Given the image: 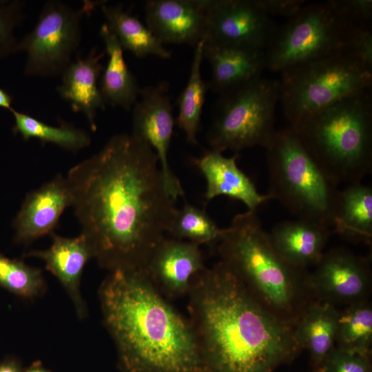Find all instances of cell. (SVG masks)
I'll use <instances>...</instances> for the list:
<instances>
[{"label": "cell", "mask_w": 372, "mask_h": 372, "mask_svg": "<svg viewBox=\"0 0 372 372\" xmlns=\"http://www.w3.org/2000/svg\"><path fill=\"white\" fill-rule=\"evenodd\" d=\"M66 178L81 234L99 265L142 271L178 209L151 146L132 134L114 135Z\"/></svg>", "instance_id": "cell-1"}, {"label": "cell", "mask_w": 372, "mask_h": 372, "mask_svg": "<svg viewBox=\"0 0 372 372\" xmlns=\"http://www.w3.org/2000/svg\"><path fill=\"white\" fill-rule=\"evenodd\" d=\"M187 296L204 372H275L303 350L294 329L259 304L221 261L196 276Z\"/></svg>", "instance_id": "cell-2"}, {"label": "cell", "mask_w": 372, "mask_h": 372, "mask_svg": "<svg viewBox=\"0 0 372 372\" xmlns=\"http://www.w3.org/2000/svg\"><path fill=\"white\" fill-rule=\"evenodd\" d=\"M99 298L120 372H204L189 320L141 271H109Z\"/></svg>", "instance_id": "cell-3"}, {"label": "cell", "mask_w": 372, "mask_h": 372, "mask_svg": "<svg viewBox=\"0 0 372 372\" xmlns=\"http://www.w3.org/2000/svg\"><path fill=\"white\" fill-rule=\"evenodd\" d=\"M216 248L220 261L259 304L284 324L294 329L316 300L310 271L291 265L279 255L256 211L236 215Z\"/></svg>", "instance_id": "cell-4"}, {"label": "cell", "mask_w": 372, "mask_h": 372, "mask_svg": "<svg viewBox=\"0 0 372 372\" xmlns=\"http://www.w3.org/2000/svg\"><path fill=\"white\" fill-rule=\"evenodd\" d=\"M291 127L318 165L336 184L361 183L371 173V90L344 99Z\"/></svg>", "instance_id": "cell-5"}, {"label": "cell", "mask_w": 372, "mask_h": 372, "mask_svg": "<svg viewBox=\"0 0 372 372\" xmlns=\"http://www.w3.org/2000/svg\"><path fill=\"white\" fill-rule=\"evenodd\" d=\"M271 199L298 219L333 226L340 189L308 153L290 126L265 147Z\"/></svg>", "instance_id": "cell-6"}, {"label": "cell", "mask_w": 372, "mask_h": 372, "mask_svg": "<svg viewBox=\"0 0 372 372\" xmlns=\"http://www.w3.org/2000/svg\"><path fill=\"white\" fill-rule=\"evenodd\" d=\"M279 101L289 126L352 95L371 90L372 70L344 53L281 72Z\"/></svg>", "instance_id": "cell-7"}, {"label": "cell", "mask_w": 372, "mask_h": 372, "mask_svg": "<svg viewBox=\"0 0 372 372\" xmlns=\"http://www.w3.org/2000/svg\"><path fill=\"white\" fill-rule=\"evenodd\" d=\"M279 81L260 77L220 95L207 141L212 150L265 148L271 141Z\"/></svg>", "instance_id": "cell-8"}, {"label": "cell", "mask_w": 372, "mask_h": 372, "mask_svg": "<svg viewBox=\"0 0 372 372\" xmlns=\"http://www.w3.org/2000/svg\"><path fill=\"white\" fill-rule=\"evenodd\" d=\"M329 1L302 6L276 27L265 50L266 68L282 72L344 53L350 28Z\"/></svg>", "instance_id": "cell-9"}, {"label": "cell", "mask_w": 372, "mask_h": 372, "mask_svg": "<svg viewBox=\"0 0 372 372\" xmlns=\"http://www.w3.org/2000/svg\"><path fill=\"white\" fill-rule=\"evenodd\" d=\"M97 2L87 1L73 8L60 1L46 2L34 28L19 42V51L27 54L25 74L55 76L72 62L81 37V22Z\"/></svg>", "instance_id": "cell-10"}, {"label": "cell", "mask_w": 372, "mask_h": 372, "mask_svg": "<svg viewBox=\"0 0 372 372\" xmlns=\"http://www.w3.org/2000/svg\"><path fill=\"white\" fill-rule=\"evenodd\" d=\"M371 264V256H360L344 247L324 252L309 274L314 298L336 307L369 300Z\"/></svg>", "instance_id": "cell-11"}, {"label": "cell", "mask_w": 372, "mask_h": 372, "mask_svg": "<svg viewBox=\"0 0 372 372\" xmlns=\"http://www.w3.org/2000/svg\"><path fill=\"white\" fill-rule=\"evenodd\" d=\"M205 43L265 50L277 25L253 0L204 1Z\"/></svg>", "instance_id": "cell-12"}, {"label": "cell", "mask_w": 372, "mask_h": 372, "mask_svg": "<svg viewBox=\"0 0 372 372\" xmlns=\"http://www.w3.org/2000/svg\"><path fill=\"white\" fill-rule=\"evenodd\" d=\"M168 90L165 81L141 89V99L133 106L131 134L149 145L156 154L167 189L175 201L184 197L185 192L168 161L175 124Z\"/></svg>", "instance_id": "cell-13"}, {"label": "cell", "mask_w": 372, "mask_h": 372, "mask_svg": "<svg viewBox=\"0 0 372 372\" xmlns=\"http://www.w3.org/2000/svg\"><path fill=\"white\" fill-rule=\"evenodd\" d=\"M205 267L199 245L165 237L141 271L153 287L169 300L187 296L194 278Z\"/></svg>", "instance_id": "cell-14"}, {"label": "cell", "mask_w": 372, "mask_h": 372, "mask_svg": "<svg viewBox=\"0 0 372 372\" xmlns=\"http://www.w3.org/2000/svg\"><path fill=\"white\" fill-rule=\"evenodd\" d=\"M72 204L68 181L61 174L29 192L13 221L15 242L30 243L51 234L61 214Z\"/></svg>", "instance_id": "cell-15"}, {"label": "cell", "mask_w": 372, "mask_h": 372, "mask_svg": "<svg viewBox=\"0 0 372 372\" xmlns=\"http://www.w3.org/2000/svg\"><path fill=\"white\" fill-rule=\"evenodd\" d=\"M145 10L147 26L163 44L195 46L205 39L204 1L149 0Z\"/></svg>", "instance_id": "cell-16"}, {"label": "cell", "mask_w": 372, "mask_h": 372, "mask_svg": "<svg viewBox=\"0 0 372 372\" xmlns=\"http://www.w3.org/2000/svg\"><path fill=\"white\" fill-rule=\"evenodd\" d=\"M52 242L45 250H33L25 257L43 260L47 270L61 283L70 298L78 318L87 316V308L81 293L80 285L83 269L89 260L94 258L92 251L83 235L65 238L51 234Z\"/></svg>", "instance_id": "cell-17"}, {"label": "cell", "mask_w": 372, "mask_h": 372, "mask_svg": "<svg viewBox=\"0 0 372 372\" xmlns=\"http://www.w3.org/2000/svg\"><path fill=\"white\" fill-rule=\"evenodd\" d=\"M236 153L226 157L221 152L211 150L194 160L206 181V202L226 196L242 202L248 210L256 209L271 200L269 195L260 194L252 180L238 167Z\"/></svg>", "instance_id": "cell-18"}, {"label": "cell", "mask_w": 372, "mask_h": 372, "mask_svg": "<svg viewBox=\"0 0 372 372\" xmlns=\"http://www.w3.org/2000/svg\"><path fill=\"white\" fill-rule=\"evenodd\" d=\"M203 58L211 69L208 86L220 95L260 78L266 68L265 50L255 48L204 42Z\"/></svg>", "instance_id": "cell-19"}, {"label": "cell", "mask_w": 372, "mask_h": 372, "mask_svg": "<svg viewBox=\"0 0 372 372\" xmlns=\"http://www.w3.org/2000/svg\"><path fill=\"white\" fill-rule=\"evenodd\" d=\"M105 54V50L99 52L94 48L86 56L72 61L61 74L62 81L57 88L74 112L85 115L92 131L96 130L97 110H104L106 105L98 85L104 70L101 60Z\"/></svg>", "instance_id": "cell-20"}, {"label": "cell", "mask_w": 372, "mask_h": 372, "mask_svg": "<svg viewBox=\"0 0 372 372\" xmlns=\"http://www.w3.org/2000/svg\"><path fill=\"white\" fill-rule=\"evenodd\" d=\"M331 234V227L323 223L298 219L278 223L269 236L282 258L294 267L308 269L320 259Z\"/></svg>", "instance_id": "cell-21"}, {"label": "cell", "mask_w": 372, "mask_h": 372, "mask_svg": "<svg viewBox=\"0 0 372 372\" xmlns=\"http://www.w3.org/2000/svg\"><path fill=\"white\" fill-rule=\"evenodd\" d=\"M338 311L331 304L315 300L294 328L298 342L309 353L312 372H320L326 357L335 347Z\"/></svg>", "instance_id": "cell-22"}, {"label": "cell", "mask_w": 372, "mask_h": 372, "mask_svg": "<svg viewBox=\"0 0 372 372\" xmlns=\"http://www.w3.org/2000/svg\"><path fill=\"white\" fill-rule=\"evenodd\" d=\"M108 56L99 88L105 104L129 111L136 102L141 89L123 57V49L115 34L103 23L99 30Z\"/></svg>", "instance_id": "cell-23"}, {"label": "cell", "mask_w": 372, "mask_h": 372, "mask_svg": "<svg viewBox=\"0 0 372 372\" xmlns=\"http://www.w3.org/2000/svg\"><path fill=\"white\" fill-rule=\"evenodd\" d=\"M331 230L351 241L371 244V187L356 183L340 191Z\"/></svg>", "instance_id": "cell-24"}, {"label": "cell", "mask_w": 372, "mask_h": 372, "mask_svg": "<svg viewBox=\"0 0 372 372\" xmlns=\"http://www.w3.org/2000/svg\"><path fill=\"white\" fill-rule=\"evenodd\" d=\"M101 9L106 25L115 34L123 50H129L138 58L148 55L170 58L172 52L163 46L147 25L125 11L121 5L103 4Z\"/></svg>", "instance_id": "cell-25"}, {"label": "cell", "mask_w": 372, "mask_h": 372, "mask_svg": "<svg viewBox=\"0 0 372 372\" xmlns=\"http://www.w3.org/2000/svg\"><path fill=\"white\" fill-rule=\"evenodd\" d=\"M204 40L194 48L193 61L188 82L178 100V113L176 123L184 132L187 141L196 145L205 93L209 87L201 76Z\"/></svg>", "instance_id": "cell-26"}, {"label": "cell", "mask_w": 372, "mask_h": 372, "mask_svg": "<svg viewBox=\"0 0 372 372\" xmlns=\"http://www.w3.org/2000/svg\"><path fill=\"white\" fill-rule=\"evenodd\" d=\"M335 346L346 351L372 354V304L369 300L339 310Z\"/></svg>", "instance_id": "cell-27"}, {"label": "cell", "mask_w": 372, "mask_h": 372, "mask_svg": "<svg viewBox=\"0 0 372 372\" xmlns=\"http://www.w3.org/2000/svg\"><path fill=\"white\" fill-rule=\"evenodd\" d=\"M10 112L14 118L12 130L25 141L37 138L72 152L81 150L91 143L90 135L84 130L63 123L59 127L52 126L13 108Z\"/></svg>", "instance_id": "cell-28"}, {"label": "cell", "mask_w": 372, "mask_h": 372, "mask_svg": "<svg viewBox=\"0 0 372 372\" xmlns=\"http://www.w3.org/2000/svg\"><path fill=\"white\" fill-rule=\"evenodd\" d=\"M224 229L219 228L205 210L186 203L182 209H177L167 234L170 237L199 246L207 245L216 247Z\"/></svg>", "instance_id": "cell-29"}, {"label": "cell", "mask_w": 372, "mask_h": 372, "mask_svg": "<svg viewBox=\"0 0 372 372\" xmlns=\"http://www.w3.org/2000/svg\"><path fill=\"white\" fill-rule=\"evenodd\" d=\"M0 285L25 299L41 296L46 291L42 271L21 260L11 259L0 253Z\"/></svg>", "instance_id": "cell-30"}, {"label": "cell", "mask_w": 372, "mask_h": 372, "mask_svg": "<svg viewBox=\"0 0 372 372\" xmlns=\"http://www.w3.org/2000/svg\"><path fill=\"white\" fill-rule=\"evenodd\" d=\"M24 1H14L0 4V56L19 51V42L13 30L23 19Z\"/></svg>", "instance_id": "cell-31"}, {"label": "cell", "mask_w": 372, "mask_h": 372, "mask_svg": "<svg viewBox=\"0 0 372 372\" xmlns=\"http://www.w3.org/2000/svg\"><path fill=\"white\" fill-rule=\"evenodd\" d=\"M372 354L335 347L326 357L320 372H372Z\"/></svg>", "instance_id": "cell-32"}, {"label": "cell", "mask_w": 372, "mask_h": 372, "mask_svg": "<svg viewBox=\"0 0 372 372\" xmlns=\"http://www.w3.org/2000/svg\"><path fill=\"white\" fill-rule=\"evenodd\" d=\"M344 53L372 70L371 26H351Z\"/></svg>", "instance_id": "cell-33"}, {"label": "cell", "mask_w": 372, "mask_h": 372, "mask_svg": "<svg viewBox=\"0 0 372 372\" xmlns=\"http://www.w3.org/2000/svg\"><path fill=\"white\" fill-rule=\"evenodd\" d=\"M329 2L349 25L371 26V0H333Z\"/></svg>", "instance_id": "cell-34"}, {"label": "cell", "mask_w": 372, "mask_h": 372, "mask_svg": "<svg viewBox=\"0 0 372 372\" xmlns=\"http://www.w3.org/2000/svg\"><path fill=\"white\" fill-rule=\"evenodd\" d=\"M255 5L266 15H280L288 18L296 13L304 1L301 0H253Z\"/></svg>", "instance_id": "cell-35"}, {"label": "cell", "mask_w": 372, "mask_h": 372, "mask_svg": "<svg viewBox=\"0 0 372 372\" xmlns=\"http://www.w3.org/2000/svg\"><path fill=\"white\" fill-rule=\"evenodd\" d=\"M0 372H22V371L19 364L11 359L0 363Z\"/></svg>", "instance_id": "cell-36"}, {"label": "cell", "mask_w": 372, "mask_h": 372, "mask_svg": "<svg viewBox=\"0 0 372 372\" xmlns=\"http://www.w3.org/2000/svg\"><path fill=\"white\" fill-rule=\"evenodd\" d=\"M12 97L6 90L0 88V107H3L10 111L12 109L11 104Z\"/></svg>", "instance_id": "cell-37"}, {"label": "cell", "mask_w": 372, "mask_h": 372, "mask_svg": "<svg viewBox=\"0 0 372 372\" xmlns=\"http://www.w3.org/2000/svg\"><path fill=\"white\" fill-rule=\"evenodd\" d=\"M25 372H50L43 366L42 364L39 362H34L29 368H28Z\"/></svg>", "instance_id": "cell-38"}]
</instances>
